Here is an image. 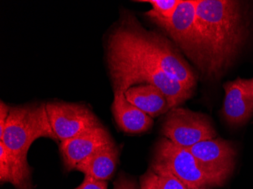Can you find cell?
<instances>
[{"instance_id":"5bb4252c","label":"cell","mask_w":253,"mask_h":189,"mask_svg":"<svg viewBox=\"0 0 253 189\" xmlns=\"http://www.w3.org/2000/svg\"><path fill=\"white\" fill-rule=\"evenodd\" d=\"M119 150L115 143H112L81 162L75 170L82 172L84 176H89L101 181L111 180L113 176L118 162Z\"/></svg>"},{"instance_id":"ffe728a7","label":"cell","mask_w":253,"mask_h":189,"mask_svg":"<svg viewBox=\"0 0 253 189\" xmlns=\"http://www.w3.org/2000/svg\"><path fill=\"white\" fill-rule=\"evenodd\" d=\"M108 189L106 181H101L89 176H84V181L76 189Z\"/></svg>"},{"instance_id":"52a82bcc","label":"cell","mask_w":253,"mask_h":189,"mask_svg":"<svg viewBox=\"0 0 253 189\" xmlns=\"http://www.w3.org/2000/svg\"><path fill=\"white\" fill-rule=\"evenodd\" d=\"M197 0H180L171 18L159 24L180 49L201 72V45L196 25Z\"/></svg>"},{"instance_id":"e0dca14e","label":"cell","mask_w":253,"mask_h":189,"mask_svg":"<svg viewBox=\"0 0 253 189\" xmlns=\"http://www.w3.org/2000/svg\"><path fill=\"white\" fill-rule=\"evenodd\" d=\"M158 176L160 189H188L179 179L164 169L150 167Z\"/></svg>"},{"instance_id":"5b68a950","label":"cell","mask_w":253,"mask_h":189,"mask_svg":"<svg viewBox=\"0 0 253 189\" xmlns=\"http://www.w3.org/2000/svg\"><path fill=\"white\" fill-rule=\"evenodd\" d=\"M150 167L168 170L188 189L221 186L225 183L206 170L187 149L165 137L155 146Z\"/></svg>"},{"instance_id":"2e32d148","label":"cell","mask_w":253,"mask_h":189,"mask_svg":"<svg viewBox=\"0 0 253 189\" xmlns=\"http://www.w3.org/2000/svg\"><path fill=\"white\" fill-rule=\"evenodd\" d=\"M140 2H148L153 7L146 13L156 25L171 18L178 6L180 0H145Z\"/></svg>"},{"instance_id":"7402d4cb","label":"cell","mask_w":253,"mask_h":189,"mask_svg":"<svg viewBox=\"0 0 253 189\" xmlns=\"http://www.w3.org/2000/svg\"><path fill=\"white\" fill-rule=\"evenodd\" d=\"M207 189V188H201V189Z\"/></svg>"},{"instance_id":"8992f818","label":"cell","mask_w":253,"mask_h":189,"mask_svg":"<svg viewBox=\"0 0 253 189\" xmlns=\"http://www.w3.org/2000/svg\"><path fill=\"white\" fill-rule=\"evenodd\" d=\"M162 133L165 138L184 149L217 137L215 129L206 115L180 107L168 112Z\"/></svg>"},{"instance_id":"9c48e42d","label":"cell","mask_w":253,"mask_h":189,"mask_svg":"<svg viewBox=\"0 0 253 189\" xmlns=\"http://www.w3.org/2000/svg\"><path fill=\"white\" fill-rule=\"evenodd\" d=\"M187 149L206 170L224 183L232 174L237 151L231 142L214 138L202 141Z\"/></svg>"},{"instance_id":"8fae6325","label":"cell","mask_w":253,"mask_h":189,"mask_svg":"<svg viewBox=\"0 0 253 189\" xmlns=\"http://www.w3.org/2000/svg\"><path fill=\"white\" fill-rule=\"evenodd\" d=\"M224 89L223 114L226 121L232 126L247 123L253 115V78L229 81Z\"/></svg>"},{"instance_id":"3957f363","label":"cell","mask_w":253,"mask_h":189,"mask_svg":"<svg viewBox=\"0 0 253 189\" xmlns=\"http://www.w3.org/2000/svg\"><path fill=\"white\" fill-rule=\"evenodd\" d=\"M106 62L114 92H126L137 83L150 84L165 94L170 109L190 99L193 90L183 86L163 70L122 47L106 42Z\"/></svg>"},{"instance_id":"7c38bea8","label":"cell","mask_w":253,"mask_h":189,"mask_svg":"<svg viewBox=\"0 0 253 189\" xmlns=\"http://www.w3.org/2000/svg\"><path fill=\"white\" fill-rule=\"evenodd\" d=\"M112 110L118 126L125 133H144L153 126V118L126 100L125 92H114Z\"/></svg>"},{"instance_id":"d6986e66","label":"cell","mask_w":253,"mask_h":189,"mask_svg":"<svg viewBox=\"0 0 253 189\" xmlns=\"http://www.w3.org/2000/svg\"><path fill=\"white\" fill-rule=\"evenodd\" d=\"M113 189H140V186L133 179L122 173L114 183Z\"/></svg>"},{"instance_id":"44dd1931","label":"cell","mask_w":253,"mask_h":189,"mask_svg":"<svg viewBox=\"0 0 253 189\" xmlns=\"http://www.w3.org/2000/svg\"><path fill=\"white\" fill-rule=\"evenodd\" d=\"M10 109L11 107L1 101V104H0V137L3 134L5 123H6L8 114H9Z\"/></svg>"},{"instance_id":"ac0fdd59","label":"cell","mask_w":253,"mask_h":189,"mask_svg":"<svg viewBox=\"0 0 253 189\" xmlns=\"http://www.w3.org/2000/svg\"><path fill=\"white\" fill-rule=\"evenodd\" d=\"M140 189H160L157 175L151 167L140 177Z\"/></svg>"},{"instance_id":"9a60e30c","label":"cell","mask_w":253,"mask_h":189,"mask_svg":"<svg viewBox=\"0 0 253 189\" xmlns=\"http://www.w3.org/2000/svg\"><path fill=\"white\" fill-rule=\"evenodd\" d=\"M126 100L152 118L170 110L167 98L160 89L150 84L130 87L125 92Z\"/></svg>"},{"instance_id":"7a4b0ae2","label":"cell","mask_w":253,"mask_h":189,"mask_svg":"<svg viewBox=\"0 0 253 189\" xmlns=\"http://www.w3.org/2000/svg\"><path fill=\"white\" fill-rule=\"evenodd\" d=\"M108 41L148 61L193 91L197 78L177 47L163 35L143 28L131 14L122 15Z\"/></svg>"},{"instance_id":"6da1fadb","label":"cell","mask_w":253,"mask_h":189,"mask_svg":"<svg viewBox=\"0 0 253 189\" xmlns=\"http://www.w3.org/2000/svg\"><path fill=\"white\" fill-rule=\"evenodd\" d=\"M196 25L201 45V73L217 79L234 63L247 40V9L241 1L197 0Z\"/></svg>"},{"instance_id":"30bf717a","label":"cell","mask_w":253,"mask_h":189,"mask_svg":"<svg viewBox=\"0 0 253 189\" xmlns=\"http://www.w3.org/2000/svg\"><path fill=\"white\" fill-rule=\"evenodd\" d=\"M112 143L113 140L107 129L101 124L61 142L59 151L65 168L67 171L75 170L81 162Z\"/></svg>"},{"instance_id":"277c9868","label":"cell","mask_w":253,"mask_h":189,"mask_svg":"<svg viewBox=\"0 0 253 189\" xmlns=\"http://www.w3.org/2000/svg\"><path fill=\"white\" fill-rule=\"evenodd\" d=\"M40 138L59 142L51 126L45 104L11 107L0 142L18 155L27 157L31 145Z\"/></svg>"},{"instance_id":"4fadbf2b","label":"cell","mask_w":253,"mask_h":189,"mask_svg":"<svg viewBox=\"0 0 253 189\" xmlns=\"http://www.w3.org/2000/svg\"><path fill=\"white\" fill-rule=\"evenodd\" d=\"M0 182L11 183L16 189H33L31 169L27 157L11 151L0 142Z\"/></svg>"},{"instance_id":"ba28073f","label":"cell","mask_w":253,"mask_h":189,"mask_svg":"<svg viewBox=\"0 0 253 189\" xmlns=\"http://www.w3.org/2000/svg\"><path fill=\"white\" fill-rule=\"evenodd\" d=\"M45 105L51 126L60 143L100 124L86 105L62 102H49Z\"/></svg>"}]
</instances>
